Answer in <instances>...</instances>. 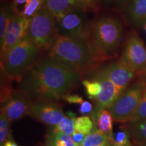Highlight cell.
<instances>
[{
	"label": "cell",
	"mask_w": 146,
	"mask_h": 146,
	"mask_svg": "<svg viewBox=\"0 0 146 146\" xmlns=\"http://www.w3.org/2000/svg\"><path fill=\"white\" fill-rule=\"evenodd\" d=\"M55 146H76L72 135L52 129L47 134L46 139Z\"/></svg>",
	"instance_id": "20"
},
{
	"label": "cell",
	"mask_w": 146,
	"mask_h": 146,
	"mask_svg": "<svg viewBox=\"0 0 146 146\" xmlns=\"http://www.w3.org/2000/svg\"><path fill=\"white\" fill-rule=\"evenodd\" d=\"M83 80L78 71L66 66L48 56H43L25 73L20 89L33 101L57 102L78 87Z\"/></svg>",
	"instance_id": "1"
},
{
	"label": "cell",
	"mask_w": 146,
	"mask_h": 146,
	"mask_svg": "<svg viewBox=\"0 0 146 146\" xmlns=\"http://www.w3.org/2000/svg\"><path fill=\"white\" fill-rule=\"evenodd\" d=\"M30 19L16 14L12 18L5 34L3 45L0 46L1 58L26 38Z\"/></svg>",
	"instance_id": "13"
},
{
	"label": "cell",
	"mask_w": 146,
	"mask_h": 146,
	"mask_svg": "<svg viewBox=\"0 0 146 146\" xmlns=\"http://www.w3.org/2000/svg\"><path fill=\"white\" fill-rule=\"evenodd\" d=\"M141 76H142V78H141L142 79H143L144 81L146 82V70H145V72L143 73V74H141Z\"/></svg>",
	"instance_id": "36"
},
{
	"label": "cell",
	"mask_w": 146,
	"mask_h": 146,
	"mask_svg": "<svg viewBox=\"0 0 146 146\" xmlns=\"http://www.w3.org/2000/svg\"><path fill=\"white\" fill-rule=\"evenodd\" d=\"M145 86L146 82L140 78L118 97L109 108L114 121L121 123L131 121L139 105Z\"/></svg>",
	"instance_id": "6"
},
{
	"label": "cell",
	"mask_w": 146,
	"mask_h": 146,
	"mask_svg": "<svg viewBox=\"0 0 146 146\" xmlns=\"http://www.w3.org/2000/svg\"><path fill=\"white\" fill-rule=\"evenodd\" d=\"M79 146H114V144L106 135L94 127Z\"/></svg>",
	"instance_id": "18"
},
{
	"label": "cell",
	"mask_w": 146,
	"mask_h": 146,
	"mask_svg": "<svg viewBox=\"0 0 146 146\" xmlns=\"http://www.w3.org/2000/svg\"><path fill=\"white\" fill-rule=\"evenodd\" d=\"M44 4L45 0H30L21 14L28 19H31L44 6Z\"/></svg>",
	"instance_id": "25"
},
{
	"label": "cell",
	"mask_w": 146,
	"mask_h": 146,
	"mask_svg": "<svg viewBox=\"0 0 146 146\" xmlns=\"http://www.w3.org/2000/svg\"><path fill=\"white\" fill-rule=\"evenodd\" d=\"M72 137L73 140H74V143H75L76 146H79L82 143H83V141H84V139H85L86 135L82 134L81 133L78 132V131H74V133H72Z\"/></svg>",
	"instance_id": "31"
},
{
	"label": "cell",
	"mask_w": 146,
	"mask_h": 146,
	"mask_svg": "<svg viewBox=\"0 0 146 146\" xmlns=\"http://www.w3.org/2000/svg\"><path fill=\"white\" fill-rule=\"evenodd\" d=\"M143 28H144V30H145V31L146 32V23L143 25Z\"/></svg>",
	"instance_id": "37"
},
{
	"label": "cell",
	"mask_w": 146,
	"mask_h": 146,
	"mask_svg": "<svg viewBox=\"0 0 146 146\" xmlns=\"http://www.w3.org/2000/svg\"><path fill=\"white\" fill-rule=\"evenodd\" d=\"M146 118V86L144 89L143 96H142L141 102L137 108L136 112L135 113L134 116H133L131 121L135 120L145 119ZM130 121V122H131Z\"/></svg>",
	"instance_id": "26"
},
{
	"label": "cell",
	"mask_w": 146,
	"mask_h": 146,
	"mask_svg": "<svg viewBox=\"0 0 146 146\" xmlns=\"http://www.w3.org/2000/svg\"><path fill=\"white\" fill-rule=\"evenodd\" d=\"M129 127L135 145L146 144V118L129 122Z\"/></svg>",
	"instance_id": "19"
},
{
	"label": "cell",
	"mask_w": 146,
	"mask_h": 146,
	"mask_svg": "<svg viewBox=\"0 0 146 146\" xmlns=\"http://www.w3.org/2000/svg\"><path fill=\"white\" fill-rule=\"evenodd\" d=\"M93 111H94V107H93L92 104L88 101H84L83 103L80 104L79 110H78V112L80 114L83 115V116H86V115L92 114Z\"/></svg>",
	"instance_id": "30"
},
{
	"label": "cell",
	"mask_w": 146,
	"mask_h": 146,
	"mask_svg": "<svg viewBox=\"0 0 146 146\" xmlns=\"http://www.w3.org/2000/svg\"><path fill=\"white\" fill-rule=\"evenodd\" d=\"M85 10H72L56 16L59 36L87 40L90 36L91 24Z\"/></svg>",
	"instance_id": "7"
},
{
	"label": "cell",
	"mask_w": 146,
	"mask_h": 146,
	"mask_svg": "<svg viewBox=\"0 0 146 146\" xmlns=\"http://www.w3.org/2000/svg\"><path fill=\"white\" fill-rule=\"evenodd\" d=\"M44 7L55 17L72 10L91 12L86 5L76 0H45Z\"/></svg>",
	"instance_id": "15"
},
{
	"label": "cell",
	"mask_w": 146,
	"mask_h": 146,
	"mask_svg": "<svg viewBox=\"0 0 146 146\" xmlns=\"http://www.w3.org/2000/svg\"><path fill=\"white\" fill-rule=\"evenodd\" d=\"M65 102H68V103L70 104H81V103L85 101L83 100V97L79 96L77 94H67L65 95L64 96L62 97V98Z\"/></svg>",
	"instance_id": "27"
},
{
	"label": "cell",
	"mask_w": 146,
	"mask_h": 146,
	"mask_svg": "<svg viewBox=\"0 0 146 146\" xmlns=\"http://www.w3.org/2000/svg\"><path fill=\"white\" fill-rule=\"evenodd\" d=\"M104 74L117 87L120 94L129 87L137 74L125 64L121 60L97 68Z\"/></svg>",
	"instance_id": "11"
},
{
	"label": "cell",
	"mask_w": 146,
	"mask_h": 146,
	"mask_svg": "<svg viewBox=\"0 0 146 146\" xmlns=\"http://www.w3.org/2000/svg\"><path fill=\"white\" fill-rule=\"evenodd\" d=\"M88 8L91 12H96L100 8L101 0H76Z\"/></svg>",
	"instance_id": "29"
},
{
	"label": "cell",
	"mask_w": 146,
	"mask_h": 146,
	"mask_svg": "<svg viewBox=\"0 0 146 146\" xmlns=\"http://www.w3.org/2000/svg\"><path fill=\"white\" fill-rule=\"evenodd\" d=\"M33 101L25 91L19 89L15 90L12 96L1 107V112L5 114L11 122L21 119L29 115Z\"/></svg>",
	"instance_id": "12"
},
{
	"label": "cell",
	"mask_w": 146,
	"mask_h": 146,
	"mask_svg": "<svg viewBox=\"0 0 146 146\" xmlns=\"http://www.w3.org/2000/svg\"><path fill=\"white\" fill-rule=\"evenodd\" d=\"M94 127V123L91 116H82L74 120V129L78 132L87 135Z\"/></svg>",
	"instance_id": "24"
},
{
	"label": "cell",
	"mask_w": 146,
	"mask_h": 146,
	"mask_svg": "<svg viewBox=\"0 0 146 146\" xmlns=\"http://www.w3.org/2000/svg\"><path fill=\"white\" fill-rule=\"evenodd\" d=\"M58 36L56 17L43 6L30 19L26 38L44 53L50 50Z\"/></svg>",
	"instance_id": "5"
},
{
	"label": "cell",
	"mask_w": 146,
	"mask_h": 146,
	"mask_svg": "<svg viewBox=\"0 0 146 146\" xmlns=\"http://www.w3.org/2000/svg\"><path fill=\"white\" fill-rule=\"evenodd\" d=\"M1 146H20V145H18L13 139H11L7 140V141H5Z\"/></svg>",
	"instance_id": "33"
},
{
	"label": "cell",
	"mask_w": 146,
	"mask_h": 146,
	"mask_svg": "<svg viewBox=\"0 0 146 146\" xmlns=\"http://www.w3.org/2000/svg\"><path fill=\"white\" fill-rule=\"evenodd\" d=\"M47 56L83 76L96 68L87 40L59 36Z\"/></svg>",
	"instance_id": "3"
},
{
	"label": "cell",
	"mask_w": 146,
	"mask_h": 146,
	"mask_svg": "<svg viewBox=\"0 0 146 146\" xmlns=\"http://www.w3.org/2000/svg\"><path fill=\"white\" fill-rule=\"evenodd\" d=\"M43 53L25 38L1 58V70L12 81L20 82L25 73L42 58Z\"/></svg>",
	"instance_id": "4"
},
{
	"label": "cell",
	"mask_w": 146,
	"mask_h": 146,
	"mask_svg": "<svg viewBox=\"0 0 146 146\" xmlns=\"http://www.w3.org/2000/svg\"><path fill=\"white\" fill-rule=\"evenodd\" d=\"M136 146H146V144H141V145H139Z\"/></svg>",
	"instance_id": "38"
},
{
	"label": "cell",
	"mask_w": 146,
	"mask_h": 146,
	"mask_svg": "<svg viewBox=\"0 0 146 146\" xmlns=\"http://www.w3.org/2000/svg\"><path fill=\"white\" fill-rule=\"evenodd\" d=\"M87 75H88L89 77L94 78L99 81L101 85V91L99 96L94 102V111L90 116L91 117L99 112L100 110H109L115 100L120 96V93L114 84L99 69H94L87 74Z\"/></svg>",
	"instance_id": "9"
},
{
	"label": "cell",
	"mask_w": 146,
	"mask_h": 146,
	"mask_svg": "<svg viewBox=\"0 0 146 146\" xmlns=\"http://www.w3.org/2000/svg\"><path fill=\"white\" fill-rule=\"evenodd\" d=\"M131 135L129 126L123 123L118 129L117 131L114 133V146H134L131 143Z\"/></svg>",
	"instance_id": "21"
},
{
	"label": "cell",
	"mask_w": 146,
	"mask_h": 146,
	"mask_svg": "<svg viewBox=\"0 0 146 146\" xmlns=\"http://www.w3.org/2000/svg\"><path fill=\"white\" fill-rule=\"evenodd\" d=\"M123 36L124 27L119 18L102 14L95 18L91 24L89 43L96 68L117 56Z\"/></svg>",
	"instance_id": "2"
},
{
	"label": "cell",
	"mask_w": 146,
	"mask_h": 146,
	"mask_svg": "<svg viewBox=\"0 0 146 146\" xmlns=\"http://www.w3.org/2000/svg\"><path fill=\"white\" fill-rule=\"evenodd\" d=\"M94 123V127L98 129L100 131L113 141L114 133H113V118L112 114L108 109L100 110L94 116H91Z\"/></svg>",
	"instance_id": "16"
},
{
	"label": "cell",
	"mask_w": 146,
	"mask_h": 146,
	"mask_svg": "<svg viewBox=\"0 0 146 146\" xmlns=\"http://www.w3.org/2000/svg\"><path fill=\"white\" fill-rule=\"evenodd\" d=\"M15 14L11 1L5 0L1 1L0 8V46L3 45L9 25Z\"/></svg>",
	"instance_id": "17"
},
{
	"label": "cell",
	"mask_w": 146,
	"mask_h": 146,
	"mask_svg": "<svg viewBox=\"0 0 146 146\" xmlns=\"http://www.w3.org/2000/svg\"><path fill=\"white\" fill-rule=\"evenodd\" d=\"M129 0H115L114 4L118 9H123Z\"/></svg>",
	"instance_id": "32"
},
{
	"label": "cell",
	"mask_w": 146,
	"mask_h": 146,
	"mask_svg": "<svg viewBox=\"0 0 146 146\" xmlns=\"http://www.w3.org/2000/svg\"><path fill=\"white\" fill-rule=\"evenodd\" d=\"M82 84L85 87V92L91 101L95 102L101 91V85L99 81L94 78L88 77L82 80Z\"/></svg>",
	"instance_id": "23"
},
{
	"label": "cell",
	"mask_w": 146,
	"mask_h": 146,
	"mask_svg": "<svg viewBox=\"0 0 146 146\" xmlns=\"http://www.w3.org/2000/svg\"><path fill=\"white\" fill-rule=\"evenodd\" d=\"M29 115L40 123L52 127L59 124L65 117L61 106L56 102L48 100L34 101Z\"/></svg>",
	"instance_id": "10"
},
{
	"label": "cell",
	"mask_w": 146,
	"mask_h": 146,
	"mask_svg": "<svg viewBox=\"0 0 146 146\" xmlns=\"http://www.w3.org/2000/svg\"><path fill=\"white\" fill-rule=\"evenodd\" d=\"M120 60L137 75L143 74L146 70V47L135 31H131L126 38Z\"/></svg>",
	"instance_id": "8"
},
{
	"label": "cell",
	"mask_w": 146,
	"mask_h": 146,
	"mask_svg": "<svg viewBox=\"0 0 146 146\" xmlns=\"http://www.w3.org/2000/svg\"><path fill=\"white\" fill-rule=\"evenodd\" d=\"M68 116L63 118V120L57 125L52 128V130L55 131H60L65 134L72 135V133L75 131L74 129V120H75V114L71 112H67Z\"/></svg>",
	"instance_id": "22"
},
{
	"label": "cell",
	"mask_w": 146,
	"mask_h": 146,
	"mask_svg": "<svg viewBox=\"0 0 146 146\" xmlns=\"http://www.w3.org/2000/svg\"><path fill=\"white\" fill-rule=\"evenodd\" d=\"M127 23L139 28L146 23V0H129L123 9Z\"/></svg>",
	"instance_id": "14"
},
{
	"label": "cell",
	"mask_w": 146,
	"mask_h": 146,
	"mask_svg": "<svg viewBox=\"0 0 146 146\" xmlns=\"http://www.w3.org/2000/svg\"><path fill=\"white\" fill-rule=\"evenodd\" d=\"M29 1L30 0H12L11 3L15 13L21 14Z\"/></svg>",
	"instance_id": "28"
},
{
	"label": "cell",
	"mask_w": 146,
	"mask_h": 146,
	"mask_svg": "<svg viewBox=\"0 0 146 146\" xmlns=\"http://www.w3.org/2000/svg\"><path fill=\"white\" fill-rule=\"evenodd\" d=\"M43 146H55V145L53 143H51V142L47 141V140H45L44 145H43Z\"/></svg>",
	"instance_id": "35"
},
{
	"label": "cell",
	"mask_w": 146,
	"mask_h": 146,
	"mask_svg": "<svg viewBox=\"0 0 146 146\" xmlns=\"http://www.w3.org/2000/svg\"><path fill=\"white\" fill-rule=\"evenodd\" d=\"M115 0H101L102 2H103L104 4H110L113 2H114Z\"/></svg>",
	"instance_id": "34"
}]
</instances>
